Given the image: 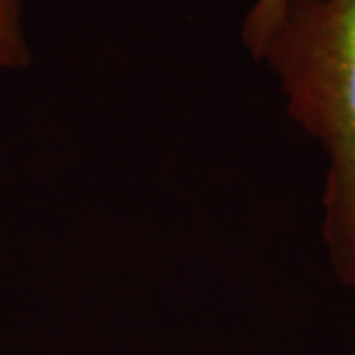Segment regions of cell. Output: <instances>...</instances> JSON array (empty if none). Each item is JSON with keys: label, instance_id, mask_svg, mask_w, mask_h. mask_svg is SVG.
Listing matches in <instances>:
<instances>
[{"label": "cell", "instance_id": "cell-1", "mask_svg": "<svg viewBox=\"0 0 355 355\" xmlns=\"http://www.w3.org/2000/svg\"><path fill=\"white\" fill-rule=\"evenodd\" d=\"M257 62L326 154L322 239L334 277L355 292V0H288Z\"/></svg>", "mask_w": 355, "mask_h": 355}, {"label": "cell", "instance_id": "cell-2", "mask_svg": "<svg viewBox=\"0 0 355 355\" xmlns=\"http://www.w3.org/2000/svg\"><path fill=\"white\" fill-rule=\"evenodd\" d=\"M30 62L24 0H0V69H24Z\"/></svg>", "mask_w": 355, "mask_h": 355}, {"label": "cell", "instance_id": "cell-3", "mask_svg": "<svg viewBox=\"0 0 355 355\" xmlns=\"http://www.w3.org/2000/svg\"><path fill=\"white\" fill-rule=\"evenodd\" d=\"M288 0H254L243 18L241 40L254 62L259 60L266 40L279 26Z\"/></svg>", "mask_w": 355, "mask_h": 355}]
</instances>
